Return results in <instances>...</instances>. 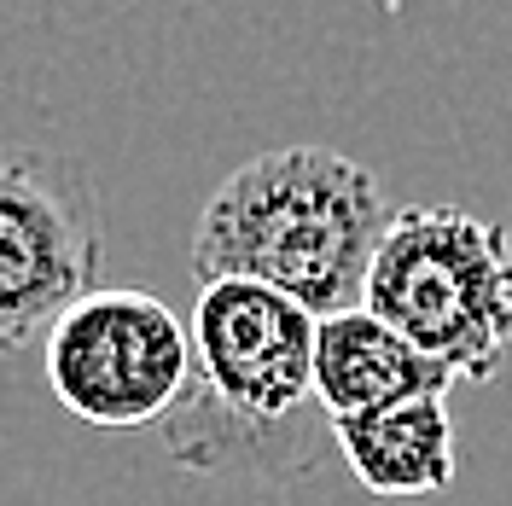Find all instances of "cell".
<instances>
[{
    "mask_svg": "<svg viewBox=\"0 0 512 506\" xmlns=\"http://www.w3.org/2000/svg\"><path fill=\"white\" fill-rule=\"evenodd\" d=\"M192 379L163 413V454L187 472L303 477L332 448L315 402V315L256 280H210L192 303Z\"/></svg>",
    "mask_w": 512,
    "mask_h": 506,
    "instance_id": "cell-1",
    "label": "cell"
},
{
    "mask_svg": "<svg viewBox=\"0 0 512 506\" xmlns=\"http://www.w3.org/2000/svg\"><path fill=\"white\" fill-rule=\"evenodd\" d=\"M384 187L332 146H274L239 163L192 227V280H256L315 320L361 303L384 227Z\"/></svg>",
    "mask_w": 512,
    "mask_h": 506,
    "instance_id": "cell-2",
    "label": "cell"
},
{
    "mask_svg": "<svg viewBox=\"0 0 512 506\" xmlns=\"http://www.w3.org/2000/svg\"><path fill=\"white\" fill-rule=\"evenodd\" d=\"M361 309L454 384H489L512 349V233L460 204H408L384 227Z\"/></svg>",
    "mask_w": 512,
    "mask_h": 506,
    "instance_id": "cell-3",
    "label": "cell"
},
{
    "mask_svg": "<svg viewBox=\"0 0 512 506\" xmlns=\"http://www.w3.org/2000/svg\"><path fill=\"white\" fill-rule=\"evenodd\" d=\"M105 285V222L88 169L47 146L0 140V361L41 349Z\"/></svg>",
    "mask_w": 512,
    "mask_h": 506,
    "instance_id": "cell-4",
    "label": "cell"
},
{
    "mask_svg": "<svg viewBox=\"0 0 512 506\" xmlns=\"http://www.w3.org/2000/svg\"><path fill=\"white\" fill-rule=\"evenodd\" d=\"M41 367L59 408L99 431L163 425L192 379V332L163 297L99 285L47 332Z\"/></svg>",
    "mask_w": 512,
    "mask_h": 506,
    "instance_id": "cell-5",
    "label": "cell"
},
{
    "mask_svg": "<svg viewBox=\"0 0 512 506\" xmlns=\"http://www.w3.org/2000/svg\"><path fill=\"white\" fill-rule=\"evenodd\" d=\"M448 384V367L419 355L396 326H384L361 303L315 320V402L332 425L408 396H448Z\"/></svg>",
    "mask_w": 512,
    "mask_h": 506,
    "instance_id": "cell-6",
    "label": "cell"
},
{
    "mask_svg": "<svg viewBox=\"0 0 512 506\" xmlns=\"http://www.w3.org/2000/svg\"><path fill=\"white\" fill-rule=\"evenodd\" d=\"M332 448L344 454L355 483L367 495H379V501L443 495L454 472H460L448 396H408V402H390V408L338 419Z\"/></svg>",
    "mask_w": 512,
    "mask_h": 506,
    "instance_id": "cell-7",
    "label": "cell"
}]
</instances>
